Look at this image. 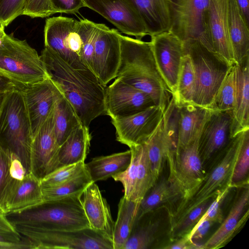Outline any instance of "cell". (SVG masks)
Returning <instances> with one entry per match:
<instances>
[{
    "label": "cell",
    "mask_w": 249,
    "mask_h": 249,
    "mask_svg": "<svg viewBox=\"0 0 249 249\" xmlns=\"http://www.w3.org/2000/svg\"><path fill=\"white\" fill-rule=\"evenodd\" d=\"M40 57L49 78L71 103L82 124L87 127L105 114V87L90 70L72 67L57 53L45 47Z\"/></svg>",
    "instance_id": "6da1fadb"
},
{
    "label": "cell",
    "mask_w": 249,
    "mask_h": 249,
    "mask_svg": "<svg viewBox=\"0 0 249 249\" xmlns=\"http://www.w3.org/2000/svg\"><path fill=\"white\" fill-rule=\"evenodd\" d=\"M120 61L116 77L150 96L163 112L172 94L157 68L150 42L119 34Z\"/></svg>",
    "instance_id": "7a4b0ae2"
},
{
    "label": "cell",
    "mask_w": 249,
    "mask_h": 249,
    "mask_svg": "<svg viewBox=\"0 0 249 249\" xmlns=\"http://www.w3.org/2000/svg\"><path fill=\"white\" fill-rule=\"evenodd\" d=\"M32 139L31 122L22 90L7 93L0 107V146L19 158L27 173L30 171Z\"/></svg>",
    "instance_id": "3957f363"
},
{
    "label": "cell",
    "mask_w": 249,
    "mask_h": 249,
    "mask_svg": "<svg viewBox=\"0 0 249 249\" xmlns=\"http://www.w3.org/2000/svg\"><path fill=\"white\" fill-rule=\"evenodd\" d=\"M15 225H27L48 230L73 231L89 228L81 196L45 202L33 209L6 214Z\"/></svg>",
    "instance_id": "277c9868"
},
{
    "label": "cell",
    "mask_w": 249,
    "mask_h": 249,
    "mask_svg": "<svg viewBox=\"0 0 249 249\" xmlns=\"http://www.w3.org/2000/svg\"><path fill=\"white\" fill-rule=\"evenodd\" d=\"M0 73L21 90L49 78L37 51L26 40L5 33L0 38Z\"/></svg>",
    "instance_id": "5b68a950"
},
{
    "label": "cell",
    "mask_w": 249,
    "mask_h": 249,
    "mask_svg": "<svg viewBox=\"0 0 249 249\" xmlns=\"http://www.w3.org/2000/svg\"><path fill=\"white\" fill-rule=\"evenodd\" d=\"M244 131L232 138L221 151V159L214 165L197 190L188 198L179 201L169 213L171 226L182 220L191 211L204 202L214 198L230 184L234 166L239 153Z\"/></svg>",
    "instance_id": "8992f818"
},
{
    "label": "cell",
    "mask_w": 249,
    "mask_h": 249,
    "mask_svg": "<svg viewBox=\"0 0 249 249\" xmlns=\"http://www.w3.org/2000/svg\"><path fill=\"white\" fill-rule=\"evenodd\" d=\"M184 49L191 57L196 75L193 103L212 108L215 96L231 66L216 53L197 40L184 42Z\"/></svg>",
    "instance_id": "52a82bcc"
},
{
    "label": "cell",
    "mask_w": 249,
    "mask_h": 249,
    "mask_svg": "<svg viewBox=\"0 0 249 249\" xmlns=\"http://www.w3.org/2000/svg\"><path fill=\"white\" fill-rule=\"evenodd\" d=\"M14 226L30 242L31 249H113L112 242L90 228L63 231L44 230L27 225Z\"/></svg>",
    "instance_id": "ba28073f"
},
{
    "label": "cell",
    "mask_w": 249,
    "mask_h": 249,
    "mask_svg": "<svg viewBox=\"0 0 249 249\" xmlns=\"http://www.w3.org/2000/svg\"><path fill=\"white\" fill-rule=\"evenodd\" d=\"M44 37L45 47L55 52L72 67L89 69L80 58L82 42L78 20L62 16L48 18L45 21Z\"/></svg>",
    "instance_id": "9c48e42d"
},
{
    "label": "cell",
    "mask_w": 249,
    "mask_h": 249,
    "mask_svg": "<svg viewBox=\"0 0 249 249\" xmlns=\"http://www.w3.org/2000/svg\"><path fill=\"white\" fill-rule=\"evenodd\" d=\"M169 31L183 42L197 40L209 49L204 27L205 13L209 0H169Z\"/></svg>",
    "instance_id": "30bf717a"
},
{
    "label": "cell",
    "mask_w": 249,
    "mask_h": 249,
    "mask_svg": "<svg viewBox=\"0 0 249 249\" xmlns=\"http://www.w3.org/2000/svg\"><path fill=\"white\" fill-rule=\"evenodd\" d=\"M129 148L131 152L129 165L125 170L112 178L123 185L125 198L140 203L157 181L152 172L145 143Z\"/></svg>",
    "instance_id": "8fae6325"
},
{
    "label": "cell",
    "mask_w": 249,
    "mask_h": 249,
    "mask_svg": "<svg viewBox=\"0 0 249 249\" xmlns=\"http://www.w3.org/2000/svg\"><path fill=\"white\" fill-rule=\"evenodd\" d=\"M92 71L104 87L116 77L120 61L119 32L104 24L96 23Z\"/></svg>",
    "instance_id": "7c38bea8"
},
{
    "label": "cell",
    "mask_w": 249,
    "mask_h": 249,
    "mask_svg": "<svg viewBox=\"0 0 249 249\" xmlns=\"http://www.w3.org/2000/svg\"><path fill=\"white\" fill-rule=\"evenodd\" d=\"M59 146L54 130L53 108L33 137L30 172L41 179L62 167L58 158Z\"/></svg>",
    "instance_id": "4fadbf2b"
},
{
    "label": "cell",
    "mask_w": 249,
    "mask_h": 249,
    "mask_svg": "<svg viewBox=\"0 0 249 249\" xmlns=\"http://www.w3.org/2000/svg\"><path fill=\"white\" fill-rule=\"evenodd\" d=\"M151 37L150 42L157 68L173 96L185 54L184 42L170 31Z\"/></svg>",
    "instance_id": "5bb4252c"
},
{
    "label": "cell",
    "mask_w": 249,
    "mask_h": 249,
    "mask_svg": "<svg viewBox=\"0 0 249 249\" xmlns=\"http://www.w3.org/2000/svg\"><path fill=\"white\" fill-rule=\"evenodd\" d=\"M104 104L105 114L111 119L131 116L156 105L147 93L118 78L105 89Z\"/></svg>",
    "instance_id": "9a60e30c"
},
{
    "label": "cell",
    "mask_w": 249,
    "mask_h": 249,
    "mask_svg": "<svg viewBox=\"0 0 249 249\" xmlns=\"http://www.w3.org/2000/svg\"><path fill=\"white\" fill-rule=\"evenodd\" d=\"M228 0H209L204 19L209 49L231 65L236 64L228 31Z\"/></svg>",
    "instance_id": "2e32d148"
},
{
    "label": "cell",
    "mask_w": 249,
    "mask_h": 249,
    "mask_svg": "<svg viewBox=\"0 0 249 249\" xmlns=\"http://www.w3.org/2000/svg\"><path fill=\"white\" fill-rule=\"evenodd\" d=\"M163 112L157 106L126 117L111 119L116 140L129 147L144 143L162 119Z\"/></svg>",
    "instance_id": "e0dca14e"
},
{
    "label": "cell",
    "mask_w": 249,
    "mask_h": 249,
    "mask_svg": "<svg viewBox=\"0 0 249 249\" xmlns=\"http://www.w3.org/2000/svg\"><path fill=\"white\" fill-rule=\"evenodd\" d=\"M85 7L98 13L123 33L141 39L147 35L140 16L126 0H84Z\"/></svg>",
    "instance_id": "ac0fdd59"
},
{
    "label": "cell",
    "mask_w": 249,
    "mask_h": 249,
    "mask_svg": "<svg viewBox=\"0 0 249 249\" xmlns=\"http://www.w3.org/2000/svg\"><path fill=\"white\" fill-rule=\"evenodd\" d=\"M232 119V111L212 109L199 138V150L203 163L221 152L231 140Z\"/></svg>",
    "instance_id": "d6986e66"
},
{
    "label": "cell",
    "mask_w": 249,
    "mask_h": 249,
    "mask_svg": "<svg viewBox=\"0 0 249 249\" xmlns=\"http://www.w3.org/2000/svg\"><path fill=\"white\" fill-rule=\"evenodd\" d=\"M22 91L33 137L50 114L61 92L49 78L24 88Z\"/></svg>",
    "instance_id": "ffe728a7"
},
{
    "label": "cell",
    "mask_w": 249,
    "mask_h": 249,
    "mask_svg": "<svg viewBox=\"0 0 249 249\" xmlns=\"http://www.w3.org/2000/svg\"><path fill=\"white\" fill-rule=\"evenodd\" d=\"M44 203L40 179L32 172L21 180L14 179L6 192L2 208L4 213H17Z\"/></svg>",
    "instance_id": "44dd1931"
},
{
    "label": "cell",
    "mask_w": 249,
    "mask_h": 249,
    "mask_svg": "<svg viewBox=\"0 0 249 249\" xmlns=\"http://www.w3.org/2000/svg\"><path fill=\"white\" fill-rule=\"evenodd\" d=\"M82 196V206L90 228L112 242L115 222L98 185L91 183Z\"/></svg>",
    "instance_id": "7402d4cb"
},
{
    "label": "cell",
    "mask_w": 249,
    "mask_h": 249,
    "mask_svg": "<svg viewBox=\"0 0 249 249\" xmlns=\"http://www.w3.org/2000/svg\"><path fill=\"white\" fill-rule=\"evenodd\" d=\"M249 190L248 185L245 187L235 199L226 218L221 225L203 244V249H215L225 245L233 236L248 218Z\"/></svg>",
    "instance_id": "603a6c76"
},
{
    "label": "cell",
    "mask_w": 249,
    "mask_h": 249,
    "mask_svg": "<svg viewBox=\"0 0 249 249\" xmlns=\"http://www.w3.org/2000/svg\"><path fill=\"white\" fill-rule=\"evenodd\" d=\"M236 95L232 110L231 138L249 129V55L235 64Z\"/></svg>",
    "instance_id": "cb8c5ba5"
},
{
    "label": "cell",
    "mask_w": 249,
    "mask_h": 249,
    "mask_svg": "<svg viewBox=\"0 0 249 249\" xmlns=\"http://www.w3.org/2000/svg\"><path fill=\"white\" fill-rule=\"evenodd\" d=\"M135 9L151 36L171 28L169 0H126Z\"/></svg>",
    "instance_id": "d4e9b609"
},
{
    "label": "cell",
    "mask_w": 249,
    "mask_h": 249,
    "mask_svg": "<svg viewBox=\"0 0 249 249\" xmlns=\"http://www.w3.org/2000/svg\"><path fill=\"white\" fill-rule=\"evenodd\" d=\"M178 106L179 121L177 151L189 143L202 130L212 110V108L194 103H185Z\"/></svg>",
    "instance_id": "484cf974"
},
{
    "label": "cell",
    "mask_w": 249,
    "mask_h": 249,
    "mask_svg": "<svg viewBox=\"0 0 249 249\" xmlns=\"http://www.w3.org/2000/svg\"><path fill=\"white\" fill-rule=\"evenodd\" d=\"M228 31L236 64L249 55V25L236 0H228Z\"/></svg>",
    "instance_id": "4316f807"
},
{
    "label": "cell",
    "mask_w": 249,
    "mask_h": 249,
    "mask_svg": "<svg viewBox=\"0 0 249 249\" xmlns=\"http://www.w3.org/2000/svg\"><path fill=\"white\" fill-rule=\"evenodd\" d=\"M182 191L173 179L163 178L147 192L139 203L136 219L152 212L158 206L165 203H173L183 198Z\"/></svg>",
    "instance_id": "83f0119b"
},
{
    "label": "cell",
    "mask_w": 249,
    "mask_h": 249,
    "mask_svg": "<svg viewBox=\"0 0 249 249\" xmlns=\"http://www.w3.org/2000/svg\"><path fill=\"white\" fill-rule=\"evenodd\" d=\"M131 160L130 150L107 156L94 158L86 164L93 182L105 180L124 172Z\"/></svg>",
    "instance_id": "f1b7e54d"
},
{
    "label": "cell",
    "mask_w": 249,
    "mask_h": 249,
    "mask_svg": "<svg viewBox=\"0 0 249 249\" xmlns=\"http://www.w3.org/2000/svg\"><path fill=\"white\" fill-rule=\"evenodd\" d=\"M90 140L89 127L80 125L59 146L58 158L61 164L64 166L85 162Z\"/></svg>",
    "instance_id": "f546056e"
},
{
    "label": "cell",
    "mask_w": 249,
    "mask_h": 249,
    "mask_svg": "<svg viewBox=\"0 0 249 249\" xmlns=\"http://www.w3.org/2000/svg\"><path fill=\"white\" fill-rule=\"evenodd\" d=\"M139 205V202L128 200L124 196L120 200L113 231V249H123L135 222Z\"/></svg>",
    "instance_id": "4dcf8cb0"
},
{
    "label": "cell",
    "mask_w": 249,
    "mask_h": 249,
    "mask_svg": "<svg viewBox=\"0 0 249 249\" xmlns=\"http://www.w3.org/2000/svg\"><path fill=\"white\" fill-rule=\"evenodd\" d=\"M53 122L55 135L59 145L82 124L74 108L61 93L53 108Z\"/></svg>",
    "instance_id": "1f68e13d"
},
{
    "label": "cell",
    "mask_w": 249,
    "mask_h": 249,
    "mask_svg": "<svg viewBox=\"0 0 249 249\" xmlns=\"http://www.w3.org/2000/svg\"><path fill=\"white\" fill-rule=\"evenodd\" d=\"M196 88L195 70L189 55L185 52L182 59L177 89L173 96L176 104L194 103Z\"/></svg>",
    "instance_id": "d6a6232c"
},
{
    "label": "cell",
    "mask_w": 249,
    "mask_h": 249,
    "mask_svg": "<svg viewBox=\"0 0 249 249\" xmlns=\"http://www.w3.org/2000/svg\"><path fill=\"white\" fill-rule=\"evenodd\" d=\"M92 182H93L87 171L82 175L59 185L42 188L44 202L70 197L82 196L87 187Z\"/></svg>",
    "instance_id": "836d02e7"
},
{
    "label": "cell",
    "mask_w": 249,
    "mask_h": 249,
    "mask_svg": "<svg viewBox=\"0 0 249 249\" xmlns=\"http://www.w3.org/2000/svg\"><path fill=\"white\" fill-rule=\"evenodd\" d=\"M144 143L146 146L152 172L157 181L162 172L164 161L170 153L162 134V119Z\"/></svg>",
    "instance_id": "e575fe53"
},
{
    "label": "cell",
    "mask_w": 249,
    "mask_h": 249,
    "mask_svg": "<svg viewBox=\"0 0 249 249\" xmlns=\"http://www.w3.org/2000/svg\"><path fill=\"white\" fill-rule=\"evenodd\" d=\"M158 222L146 218L144 215L136 219L123 249H147L155 240Z\"/></svg>",
    "instance_id": "d590c367"
},
{
    "label": "cell",
    "mask_w": 249,
    "mask_h": 249,
    "mask_svg": "<svg viewBox=\"0 0 249 249\" xmlns=\"http://www.w3.org/2000/svg\"><path fill=\"white\" fill-rule=\"evenodd\" d=\"M179 108L172 96L162 117L163 138L170 153L176 154L179 132Z\"/></svg>",
    "instance_id": "8d00e7d4"
},
{
    "label": "cell",
    "mask_w": 249,
    "mask_h": 249,
    "mask_svg": "<svg viewBox=\"0 0 249 249\" xmlns=\"http://www.w3.org/2000/svg\"><path fill=\"white\" fill-rule=\"evenodd\" d=\"M235 64L230 68L215 96L212 108L221 111H232L236 95Z\"/></svg>",
    "instance_id": "74e56055"
},
{
    "label": "cell",
    "mask_w": 249,
    "mask_h": 249,
    "mask_svg": "<svg viewBox=\"0 0 249 249\" xmlns=\"http://www.w3.org/2000/svg\"><path fill=\"white\" fill-rule=\"evenodd\" d=\"M249 129L244 131L239 153L231 174L230 184L232 187L249 184Z\"/></svg>",
    "instance_id": "f35d334b"
},
{
    "label": "cell",
    "mask_w": 249,
    "mask_h": 249,
    "mask_svg": "<svg viewBox=\"0 0 249 249\" xmlns=\"http://www.w3.org/2000/svg\"><path fill=\"white\" fill-rule=\"evenodd\" d=\"M96 29V23L87 19L79 21V33L82 42L80 58L82 63L91 71Z\"/></svg>",
    "instance_id": "ab89813d"
},
{
    "label": "cell",
    "mask_w": 249,
    "mask_h": 249,
    "mask_svg": "<svg viewBox=\"0 0 249 249\" xmlns=\"http://www.w3.org/2000/svg\"><path fill=\"white\" fill-rule=\"evenodd\" d=\"M214 198L204 202L191 211L182 220L171 226L172 239H178L189 233L199 222Z\"/></svg>",
    "instance_id": "60d3db41"
},
{
    "label": "cell",
    "mask_w": 249,
    "mask_h": 249,
    "mask_svg": "<svg viewBox=\"0 0 249 249\" xmlns=\"http://www.w3.org/2000/svg\"><path fill=\"white\" fill-rule=\"evenodd\" d=\"M88 171L85 162L62 166L40 179L42 188L59 185L71 180Z\"/></svg>",
    "instance_id": "b9f144b4"
},
{
    "label": "cell",
    "mask_w": 249,
    "mask_h": 249,
    "mask_svg": "<svg viewBox=\"0 0 249 249\" xmlns=\"http://www.w3.org/2000/svg\"><path fill=\"white\" fill-rule=\"evenodd\" d=\"M0 243L16 246L18 249H31L30 242L17 231L7 215L0 211Z\"/></svg>",
    "instance_id": "7bdbcfd3"
},
{
    "label": "cell",
    "mask_w": 249,
    "mask_h": 249,
    "mask_svg": "<svg viewBox=\"0 0 249 249\" xmlns=\"http://www.w3.org/2000/svg\"><path fill=\"white\" fill-rule=\"evenodd\" d=\"M13 154L0 146V209L2 211V202L6 192L14 179L10 176V167Z\"/></svg>",
    "instance_id": "ee69618b"
},
{
    "label": "cell",
    "mask_w": 249,
    "mask_h": 249,
    "mask_svg": "<svg viewBox=\"0 0 249 249\" xmlns=\"http://www.w3.org/2000/svg\"><path fill=\"white\" fill-rule=\"evenodd\" d=\"M26 0H0V23L5 27L22 15Z\"/></svg>",
    "instance_id": "f6af8a7d"
},
{
    "label": "cell",
    "mask_w": 249,
    "mask_h": 249,
    "mask_svg": "<svg viewBox=\"0 0 249 249\" xmlns=\"http://www.w3.org/2000/svg\"><path fill=\"white\" fill-rule=\"evenodd\" d=\"M54 14L49 0H26L22 15L31 18H43Z\"/></svg>",
    "instance_id": "bcb514c9"
},
{
    "label": "cell",
    "mask_w": 249,
    "mask_h": 249,
    "mask_svg": "<svg viewBox=\"0 0 249 249\" xmlns=\"http://www.w3.org/2000/svg\"><path fill=\"white\" fill-rule=\"evenodd\" d=\"M232 188L233 187L231 185H228L217 194L200 220L206 219L211 220L214 223H220L222 222L223 220L221 209L222 204Z\"/></svg>",
    "instance_id": "7dc6e473"
},
{
    "label": "cell",
    "mask_w": 249,
    "mask_h": 249,
    "mask_svg": "<svg viewBox=\"0 0 249 249\" xmlns=\"http://www.w3.org/2000/svg\"><path fill=\"white\" fill-rule=\"evenodd\" d=\"M55 13H62L75 14L85 7L84 0H49Z\"/></svg>",
    "instance_id": "c3c4849f"
},
{
    "label": "cell",
    "mask_w": 249,
    "mask_h": 249,
    "mask_svg": "<svg viewBox=\"0 0 249 249\" xmlns=\"http://www.w3.org/2000/svg\"><path fill=\"white\" fill-rule=\"evenodd\" d=\"M213 223V222L209 219L200 220L188 233L190 239L194 242L202 239Z\"/></svg>",
    "instance_id": "681fc988"
},
{
    "label": "cell",
    "mask_w": 249,
    "mask_h": 249,
    "mask_svg": "<svg viewBox=\"0 0 249 249\" xmlns=\"http://www.w3.org/2000/svg\"><path fill=\"white\" fill-rule=\"evenodd\" d=\"M162 248L168 249H202L203 245H199L193 242L190 239L189 234L187 233L179 238L178 241Z\"/></svg>",
    "instance_id": "f907efd6"
},
{
    "label": "cell",
    "mask_w": 249,
    "mask_h": 249,
    "mask_svg": "<svg viewBox=\"0 0 249 249\" xmlns=\"http://www.w3.org/2000/svg\"><path fill=\"white\" fill-rule=\"evenodd\" d=\"M26 173V170L19 158L13 154L10 167L11 178L17 180H21Z\"/></svg>",
    "instance_id": "816d5d0a"
},
{
    "label": "cell",
    "mask_w": 249,
    "mask_h": 249,
    "mask_svg": "<svg viewBox=\"0 0 249 249\" xmlns=\"http://www.w3.org/2000/svg\"><path fill=\"white\" fill-rule=\"evenodd\" d=\"M20 88L7 77L0 73V93H7Z\"/></svg>",
    "instance_id": "f5cc1de1"
},
{
    "label": "cell",
    "mask_w": 249,
    "mask_h": 249,
    "mask_svg": "<svg viewBox=\"0 0 249 249\" xmlns=\"http://www.w3.org/2000/svg\"><path fill=\"white\" fill-rule=\"evenodd\" d=\"M242 15L249 25V0H236Z\"/></svg>",
    "instance_id": "db71d44e"
},
{
    "label": "cell",
    "mask_w": 249,
    "mask_h": 249,
    "mask_svg": "<svg viewBox=\"0 0 249 249\" xmlns=\"http://www.w3.org/2000/svg\"><path fill=\"white\" fill-rule=\"evenodd\" d=\"M4 33V27L0 23V38Z\"/></svg>",
    "instance_id": "11a10c76"
},
{
    "label": "cell",
    "mask_w": 249,
    "mask_h": 249,
    "mask_svg": "<svg viewBox=\"0 0 249 249\" xmlns=\"http://www.w3.org/2000/svg\"><path fill=\"white\" fill-rule=\"evenodd\" d=\"M7 94V93H6ZM5 93H0V107L6 95Z\"/></svg>",
    "instance_id": "9f6ffc18"
},
{
    "label": "cell",
    "mask_w": 249,
    "mask_h": 249,
    "mask_svg": "<svg viewBox=\"0 0 249 249\" xmlns=\"http://www.w3.org/2000/svg\"><path fill=\"white\" fill-rule=\"evenodd\" d=\"M0 212H1V210H0Z\"/></svg>",
    "instance_id": "6f0895ef"
}]
</instances>
